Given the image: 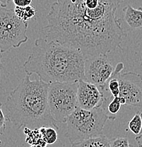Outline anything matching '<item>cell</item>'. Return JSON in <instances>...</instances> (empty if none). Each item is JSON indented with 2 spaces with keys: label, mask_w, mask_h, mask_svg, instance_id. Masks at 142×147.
<instances>
[{
  "label": "cell",
  "mask_w": 142,
  "mask_h": 147,
  "mask_svg": "<svg viewBox=\"0 0 142 147\" xmlns=\"http://www.w3.org/2000/svg\"><path fill=\"white\" fill-rule=\"evenodd\" d=\"M124 0H57L42 28L45 39L78 50L85 59L108 55L127 36L116 11Z\"/></svg>",
  "instance_id": "obj_1"
},
{
  "label": "cell",
  "mask_w": 142,
  "mask_h": 147,
  "mask_svg": "<svg viewBox=\"0 0 142 147\" xmlns=\"http://www.w3.org/2000/svg\"><path fill=\"white\" fill-rule=\"evenodd\" d=\"M84 62L78 50L39 38L23 67L27 75L36 74L40 80L48 84L77 82L84 80Z\"/></svg>",
  "instance_id": "obj_2"
},
{
  "label": "cell",
  "mask_w": 142,
  "mask_h": 147,
  "mask_svg": "<svg viewBox=\"0 0 142 147\" xmlns=\"http://www.w3.org/2000/svg\"><path fill=\"white\" fill-rule=\"evenodd\" d=\"M26 75L20 84L7 96L4 107L6 117L20 129L51 127L58 129L47 103L49 84L41 80H30Z\"/></svg>",
  "instance_id": "obj_3"
},
{
  "label": "cell",
  "mask_w": 142,
  "mask_h": 147,
  "mask_svg": "<svg viewBox=\"0 0 142 147\" xmlns=\"http://www.w3.org/2000/svg\"><path fill=\"white\" fill-rule=\"evenodd\" d=\"M110 119L103 107L85 110L77 107L66 121L65 137L70 143H78L103 134V129Z\"/></svg>",
  "instance_id": "obj_4"
},
{
  "label": "cell",
  "mask_w": 142,
  "mask_h": 147,
  "mask_svg": "<svg viewBox=\"0 0 142 147\" xmlns=\"http://www.w3.org/2000/svg\"><path fill=\"white\" fill-rule=\"evenodd\" d=\"M77 82L49 84L47 103L50 115L57 123H65L69 116L77 108Z\"/></svg>",
  "instance_id": "obj_5"
},
{
  "label": "cell",
  "mask_w": 142,
  "mask_h": 147,
  "mask_svg": "<svg viewBox=\"0 0 142 147\" xmlns=\"http://www.w3.org/2000/svg\"><path fill=\"white\" fill-rule=\"evenodd\" d=\"M28 22L20 20L13 9L0 8V51L19 47L28 41Z\"/></svg>",
  "instance_id": "obj_6"
},
{
  "label": "cell",
  "mask_w": 142,
  "mask_h": 147,
  "mask_svg": "<svg viewBox=\"0 0 142 147\" xmlns=\"http://www.w3.org/2000/svg\"><path fill=\"white\" fill-rule=\"evenodd\" d=\"M114 68L107 55H98L85 59L84 80L95 84L103 91L107 90V83Z\"/></svg>",
  "instance_id": "obj_7"
},
{
  "label": "cell",
  "mask_w": 142,
  "mask_h": 147,
  "mask_svg": "<svg viewBox=\"0 0 142 147\" xmlns=\"http://www.w3.org/2000/svg\"><path fill=\"white\" fill-rule=\"evenodd\" d=\"M120 97L125 100V105L142 107V77L134 72H121L118 76Z\"/></svg>",
  "instance_id": "obj_8"
},
{
  "label": "cell",
  "mask_w": 142,
  "mask_h": 147,
  "mask_svg": "<svg viewBox=\"0 0 142 147\" xmlns=\"http://www.w3.org/2000/svg\"><path fill=\"white\" fill-rule=\"evenodd\" d=\"M105 99L104 93L98 86L85 80L78 81V107L82 109L92 110L103 106Z\"/></svg>",
  "instance_id": "obj_9"
},
{
  "label": "cell",
  "mask_w": 142,
  "mask_h": 147,
  "mask_svg": "<svg viewBox=\"0 0 142 147\" xmlns=\"http://www.w3.org/2000/svg\"><path fill=\"white\" fill-rule=\"evenodd\" d=\"M123 18L130 28L142 30V8L134 9L131 5H127L122 9Z\"/></svg>",
  "instance_id": "obj_10"
},
{
  "label": "cell",
  "mask_w": 142,
  "mask_h": 147,
  "mask_svg": "<svg viewBox=\"0 0 142 147\" xmlns=\"http://www.w3.org/2000/svg\"><path fill=\"white\" fill-rule=\"evenodd\" d=\"M71 147H110V139L105 135L91 138L83 142L72 144Z\"/></svg>",
  "instance_id": "obj_11"
},
{
  "label": "cell",
  "mask_w": 142,
  "mask_h": 147,
  "mask_svg": "<svg viewBox=\"0 0 142 147\" xmlns=\"http://www.w3.org/2000/svg\"><path fill=\"white\" fill-rule=\"evenodd\" d=\"M13 11L16 16L24 22H28L32 18L36 17V9L31 5L23 7H15Z\"/></svg>",
  "instance_id": "obj_12"
},
{
  "label": "cell",
  "mask_w": 142,
  "mask_h": 147,
  "mask_svg": "<svg viewBox=\"0 0 142 147\" xmlns=\"http://www.w3.org/2000/svg\"><path fill=\"white\" fill-rule=\"evenodd\" d=\"M24 133L27 135L26 139V142L27 143L30 144L31 145L37 144L40 145L42 147H46L47 144L42 139L38 128L30 129L28 127H25Z\"/></svg>",
  "instance_id": "obj_13"
},
{
  "label": "cell",
  "mask_w": 142,
  "mask_h": 147,
  "mask_svg": "<svg viewBox=\"0 0 142 147\" xmlns=\"http://www.w3.org/2000/svg\"><path fill=\"white\" fill-rule=\"evenodd\" d=\"M42 139L44 142L48 144H53L57 142L58 134L54 127H40L38 128Z\"/></svg>",
  "instance_id": "obj_14"
},
{
  "label": "cell",
  "mask_w": 142,
  "mask_h": 147,
  "mask_svg": "<svg viewBox=\"0 0 142 147\" xmlns=\"http://www.w3.org/2000/svg\"><path fill=\"white\" fill-rule=\"evenodd\" d=\"M128 128L136 136H138L142 131V112L138 111L128 123Z\"/></svg>",
  "instance_id": "obj_15"
},
{
  "label": "cell",
  "mask_w": 142,
  "mask_h": 147,
  "mask_svg": "<svg viewBox=\"0 0 142 147\" xmlns=\"http://www.w3.org/2000/svg\"><path fill=\"white\" fill-rule=\"evenodd\" d=\"M121 105L122 104L119 96L113 97V98L110 101L109 103L108 104V106H107V110H105V112H106V113H108V112L109 113V116L111 119H112V120L115 119L116 117H114L112 115H115L117 113H118L120 108H121Z\"/></svg>",
  "instance_id": "obj_16"
},
{
  "label": "cell",
  "mask_w": 142,
  "mask_h": 147,
  "mask_svg": "<svg viewBox=\"0 0 142 147\" xmlns=\"http://www.w3.org/2000/svg\"><path fill=\"white\" fill-rule=\"evenodd\" d=\"M110 147H134L127 137H118L110 140Z\"/></svg>",
  "instance_id": "obj_17"
},
{
  "label": "cell",
  "mask_w": 142,
  "mask_h": 147,
  "mask_svg": "<svg viewBox=\"0 0 142 147\" xmlns=\"http://www.w3.org/2000/svg\"><path fill=\"white\" fill-rule=\"evenodd\" d=\"M2 103L0 102V135H2L6 129V123L7 122V119L2 110Z\"/></svg>",
  "instance_id": "obj_18"
},
{
  "label": "cell",
  "mask_w": 142,
  "mask_h": 147,
  "mask_svg": "<svg viewBox=\"0 0 142 147\" xmlns=\"http://www.w3.org/2000/svg\"><path fill=\"white\" fill-rule=\"evenodd\" d=\"M16 7H27L31 4L33 0H12Z\"/></svg>",
  "instance_id": "obj_19"
},
{
  "label": "cell",
  "mask_w": 142,
  "mask_h": 147,
  "mask_svg": "<svg viewBox=\"0 0 142 147\" xmlns=\"http://www.w3.org/2000/svg\"><path fill=\"white\" fill-rule=\"evenodd\" d=\"M135 140L137 142V144H138V146L139 147H142V131L139 135L136 136Z\"/></svg>",
  "instance_id": "obj_20"
},
{
  "label": "cell",
  "mask_w": 142,
  "mask_h": 147,
  "mask_svg": "<svg viewBox=\"0 0 142 147\" xmlns=\"http://www.w3.org/2000/svg\"><path fill=\"white\" fill-rule=\"evenodd\" d=\"M10 1V0H0V4H1V7L3 8H6L8 5L9 2Z\"/></svg>",
  "instance_id": "obj_21"
},
{
  "label": "cell",
  "mask_w": 142,
  "mask_h": 147,
  "mask_svg": "<svg viewBox=\"0 0 142 147\" xmlns=\"http://www.w3.org/2000/svg\"><path fill=\"white\" fill-rule=\"evenodd\" d=\"M1 58H2V53L0 51V67H2V64H1Z\"/></svg>",
  "instance_id": "obj_22"
},
{
  "label": "cell",
  "mask_w": 142,
  "mask_h": 147,
  "mask_svg": "<svg viewBox=\"0 0 142 147\" xmlns=\"http://www.w3.org/2000/svg\"><path fill=\"white\" fill-rule=\"evenodd\" d=\"M30 147H42L41 146H40V145H37V144H33V145H31Z\"/></svg>",
  "instance_id": "obj_23"
}]
</instances>
